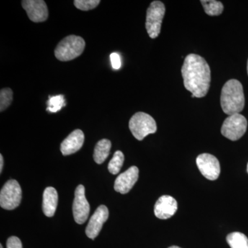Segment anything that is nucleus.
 Returning a JSON list of instances; mask_svg holds the SVG:
<instances>
[{
    "label": "nucleus",
    "instance_id": "f257e3e1",
    "mask_svg": "<svg viewBox=\"0 0 248 248\" xmlns=\"http://www.w3.org/2000/svg\"><path fill=\"white\" fill-rule=\"evenodd\" d=\"M184 86L195 97H205L211 81V71L208 62L200 55L190 54L186 57L182 68Z\"/></svg>",
    "mask_w": 248,
    "mask_h": 248
},
{
    "label": "nucleus",
    "instance_id": "f03ea898",
    "mask_svg": "<svg viewBox=\"0 0 248 248\" xmlns=\"http://www.w3.org/2000/svg\"><path fill=\"white\" fill-rule=\"evenodd\" d=\"M221 106L226 115L240 113L245 107L242 84L236 79L228 80L221 90Z\"/></svg>",
    "mask_w": 248,
    "mask_h": 248
},
{
    "label": "nucleus",
    "instance_id": "7ed1b4c3",
    "mask_svg": "<svg viewBox=\"0 0 248 248\" xmlns=\"http://www.w3.org/2000/svg\"><path fill=\"white\" fill-rule=\"evenodd\" d=\"M85 46L86 42L82 37L74 35H68L57 46L55 55L60 61H71L82 54Z\"/></svg>",
    "mask_w": 248,
    "mask_h": 248
},
{
    "label": "nucleus",
    "instance_id": "20e7f679",
    "mask_svg": "<svg viewBox=\"0 0 248 248\" xmlns=\"http://www.w3.org/2000/svg\"><path fill=\"white\" fill-rule=\"evenodd\" d=\"M129 128L139 141H142L150 134L156 133V122L151 115L143 112L135 113L129 122Z\"/></svg>",
    "mask_w": 248,
    "mask_h": 248
},
{
    "label": "nucleus",
    "instance_id": "39448f33",
    "mask_svg": "<svg viewBox=\"0 0 248 248\" xmlns=\"http://www.w3.org/2000/svg\"><path fill=\"white\" fill-rule=\"evenodd\" d=\"M166 7L161 1H154L147 10L146 29L152 39H155L161 32Z\"/></svg>",
    "mask_w": 248,
    "mask_h": 248
},
{
    "label": "nucleus",
    "instance_id": "423d86ee",
    "mask_svg": "<svg viewBox=\"0 0 248 248\" xmlns=\"http://www.w3.org/2000/svg\"><path fill=\"white\" fill-rule=\"evenodd\" d=\"M248 122L240 113L227 117L221 127V134L231 141H237L244 136L247 130Z\"/></svg>",
    "mask_w": 248,
    "mask_h": 248
},
{
    "label": "nucleus",
    "instance_id": "0eeeda50",
    "mask_svg": "<svg viewBox=\"0 0 248 248\" xmlns=\"http://www.w3.org/2000/svg\"><path fill=\"white\" fill-rule=\"evenodd\" d=\"M22 200V189L19 183L11 179L8 181L0 192V205L5 210H14L19 206Z\"/></svg>",
    "mask_w": 248,
    "mask_h": 248
},
{
    "label": "nucleus",
    "instance_id": "6e6552de",
    "mask_svg": "<svg viewBox=\"0 0 248 248\" xmlns=\"http://www.w3.org/2000/svg\"><path fill=\"white\" fill-rule=\"evenodd\" d=\"M196 162L201 173L208 180L215 181L219 177L221 168L216 156L203 153L197 156Z\"/></svg>",
    "mask_w": 248,
    "mask_h": 248
},
{
    "label": "nucleus",
    "instance_id": "1a4fd4ad",
    "mask_svg": "<svg viewBox=\"0 0 248 248\" xmlns=\"http://www.w3.org/2000/svg\"><path fill=\"white\" fill-rule=\"evenodd\" d=\"M73 212L75 221L78 224H83L89 218L90 205L85 196V187L83 185H79L77 187Z\"/></svg>",
    "mask_w": 248,
    "mask_h": 248
},
{
    "label": "nucleus",
    "instance_id": "9d476101",
    "mask_svg": "<svg viewBox=\"0 0 248 248\" xmlns=\"http://www.w3.org/2000/svg\"><path fill=\"white\" fill-rule=\"evenodd\" d=\"M22 5L32 22H43L48 19V7L43 0H24Z\"/></svg>",
    "mask_w": 248,
    "mask_h": 248
},
{
    "label": "nucleus",
    "instance_id": "9b49d317",
    "mask_svg": "<svg viewBox=\"0 0 248 248\" xmlns=\"http://www.w3.org/2000/svg\"><path fill=\"white\" fill-rule=\"evenodd\" d=\"M109 212L107 206L102 205L98 207L93 216L90 218L89 224L86 227V234L88 237L94 239L99 235L103 225L108 218Z\"/></svg>",
    "mask_w": 248,
    "mask_h": 248
},
{
    "label": "nucleus",
    "instance_id": "f8f14e48",
    "mask_svg": "<svg viewBox=\"0 0 248 248\" xmlns=\"http://www.w3.org/2000/svg\"><path fill=\"white\" fill-rule=\"evenodd\" d=\"M138 168L136 166H132L125 172L122 173L117 177L115 182L114 188L115 191L121 194L128 193L138 182Z\"/></svg>",
    "mask_w": 248,
    "mask_h": 248
},
{
    "label": "nucleus",
    "instance_id": "ddd939ff",
    "mask_svg": "<svg viewBox=\"0 0 248 248\" xmlns=\"http://www.w3.org/2000/svg\"><path fill=\"white\" fill-rule=\"evenodd\" d=\"M177 201L171 196L164 195L157 200L155 205V216L160 219H168L177 212Z\"/></svg>",
    "mask_w": 248,
    "mask_h": 248
},
{
    "label": "nucleus",
    "instance_id": "4468645a",
    "mask_svg": "<svg viewBox=\"0 0 248 248\" xmlns=\"http://www.w3.org/2000/svg\"><path fill=\"white\" fill-rule=\"evenodd\" d=\"M84 142V134L81 130H74L63 141L60 150L64 156L74 154L81 149Z\"/></svg>",
    "mask_w": 248,
    "mask_h": 248
},
{
    "label": "nucleus",
    "instance_id": "2eb2a0df",
    "mask_svg": "<svg viewBox=\"0 0 248 248\" xmlns=\"http://www.w3.org/2000/svg\"><path fill=\"white\" fill-rule=\"evenodd\" d=\"M58 203V195L56 190L53 187L45 189L43 194L42 209L46 216L52 217L55 215Z\"/></svg>",
    "mask_w": 248,
    "mask_h": 248
},
{
    "label": "nucleus",
    "instance_id": "dca6fc26",
    "mask_svg": "<svg viewBox=\"0 0 248 248\" xmlns=\"http://www.w3.org/2000/svg\"><path fill=\"white\" fill-rule=\"evenodd\" d=\"M110 140L104 139L98 142L94 148V154H93L94 161L98 164H103L110 154Z\"/></svg>",
    "mask_w": 248,
    "mask_h": 248
},
{
    "label": "nucleus",
    "instance_id": "f3484780",
    "mask_svg": "<svg viewBox=\"0 0 248 248\" xmlns=\"http://www.w3.org/2000/svg\"><path fill=\"white\" fill-rule=\"evenodd\" d=\"M226 240L231 248H248V237L243 233H231L227 236Z\"/></svg>",
    "mask_w": 248,
    "mask_h": 248
},
{
    "label": "nucleus",
    "instance_id": "a211bd4d",
    "mask_svg": "<svg viewBox=\"0 0 248 248\" xmlns=\"http://www.w3.org/2000/svg\"><path fill=\"white\" fill-rule=\"evenodd\" d=\"M205 14L210 16H220L223 13L224 6L219 1L216 0H203L201 1Z\"/></svg>",
    "mask_w": 248,
    "mask_h": 248
},
{
    "label": "nucleus",
    "instance_id": "6ab92c4d",
    "mask_svg": "<svg viewBox=\"0 0 248 248\" xmlns=\"http://www.w3.org/2000/svg\"><path fill=\"white\" fill-rule=\"evenodd\" d=\"M124 161V155L122 151H116L113 155V157L109 162L108 169L109 172L112 174H117L120 172Z\"/></svg>",
    "mask_w": 248,
    "mask_h": 248
},
{
    "label": "nucleus",
    "instance_id": "aec40b11",
    "mask_svg": "<svg viewBox=\"0 0 248 248\" xmlns=\"http://www.w3.org/2000/svg\"><path fill=\"white\" fill-rule=\"evenodd\" d=\"M47 105H48V108H47L46 110L48 112H53V113L58 112L61 110L62 108L66 105L64 96L60 94V95L49 97Z\"/></svg>",
    "mask_w": 248,
    "mask_h": 248
},
{
    "label": "nucleus",
    "instance_id": "412c9836",
    "mask_svg": "<svg viewBox=\"0 0 248 248\" xmlns=\"http://www.w3.org/2000/svg\"><path fill=\"white\" fill-rule=\"evenodd\" d=\"M14 93L9 88H5L0 91V111H3L8 108L11 105L14 99Z\"/></svg>",
    "mask_w": 248,
    "mask_h": 248
},
{
    "label": "nucleus",
    "instance_id": "4be33fe9",
    "mask_svg": "<svg viewBox=\"0 0 248 248\" xmlns=\"http://www.w3.org/2000/svg\"><path fill=\"white\" fill-rule=\"evenodd\" d=\"M100 2L99 0H76L74 5L78 9L88 11L95 9Z\"/></svg>",
    "mask_w": 248,
    "mask_h": 248
},
{
    "label": "nucleus",
    "instance_id": "5701e85b",
    "mask_svg": "<svg viewBox=\"0 0 248 248\" xmlns=\"http://www.w3.org/2000/svg\"><path fill=\"white\" fill-rule=\"evenodd\" d=\"M7 248H22V242L17 236H11L6 243Z\"/></svg>",
    "mask_w": 248,
    "mask_h": 248
},
{
    "label": "nucleus",
    "instance_id": "b1692460",
    "mask_svg": "<svg viewBox=\"0 0 248 248\" xmlns=\"http://www.w3.org/2000/svg\"><path fill=\"white\" fill-rule=\"evenodd\" d=\"M111 63H112V68L115 70L120 69L121 67V59L120 55L118 53H112L110 56Z\"/></svg>",
    "mask_w": 248,
    "mask_h": 248
},
{
    "label": "nucleus",
    "instance_id": "393cba45",
    "mask_svg": "<svg viewBox=\"0 0 248 248\" xmlns=\"http://www.w3.org/2000/svg\"><path fill=\"white\" fill-rule=\"evenodd\" d=\"M3 166H4V159L3 156L0 155V172H2Z\"/></svg>",
    "mask_w": 248,
    "mask_h": 248
},
{
    "label": "nucleus",
    "instance_id": "a878e982",
    "mask_svg": "<svg viewBox=\"0 0 248 248\" xmlns=\"http://www.w3.org/2000/svg\"><path fill=\"white\" fill-rule=\"evenodd\" d=\"M169 248H181L178 247V246H171V247H170Z\"/></svg>",
    "mask_w": 248,
    "mask_h": 248
},
{
    "label": "nucleus",
    "instance_id": "bb28decb",
    "mask_svg": "<svg viewBox=\"0 0 248 248\" xmlns=\"http://www.w3.org/2000/svg\"><path fill=\"white\" fill-rule=\"evenodd\" d=\"M247 71H248V64H247Z\"/></svg>",
    "mask_w": 248,
    "mask_h": 248
},
{
    "label": "nucleus",
    "instance_id": "cd10ccee",
    "mask_svg": "<svg viewBox=\"0 0 248 248\" xmlns=\"http://www.w3.org/2000/svg\"><path fill=\"white\" fill-rule=\"evenodd\" d=\"M0 248H3L2 245H1V244L0 245Z\"/></svg>",
    "mask_w": 248,
    "mask_h": 248
},
{
    "label": "nucleus",
    "instance_id": "c85d7f7f",
    "mask_svg": "<svg viewBox=\"0 0 248 248\" xmlns=\"http://www.w3.org/2000/svg\"><path fill=\"white\" fill-rule=\"evenodd\" d=\"M247 171H248V166H247Z\"/></svg>",
    "mask_w": 248,
    "mask_h": 248
}]
</instances>
